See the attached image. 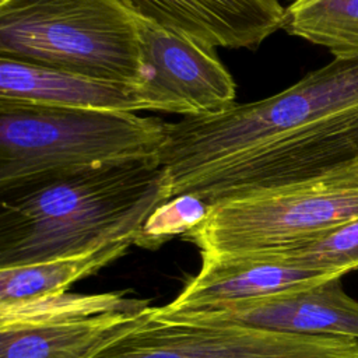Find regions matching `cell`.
<instances>
[{
    "instance_id": "1",
    "label": "cell",
    "mask_w": 358,
    "mask_h": 358,
    "mask_svg": "<svg viewBox=\"0 0 358 358\" xmlns=\"http://www.w3.org/2000/svg\"><path fill=\"white\" fill-rule=\"evenodd\" d=\"M358 155V56L268 98L168 123L158 154L171 199L207 204L324 173Z\"/></svg>"
},
{
    "instance_id": "2",
    "label": "cell",
    "mask_w": 358,
    "mask_h": 358,
    "mask_svg": "<svg viewBox=\"0 0 358 358\" xmlns=\"http://www.w3.org/2000/svg\"><path fill=\"white\" fill-rule=\"evenodd\" d=\"M171 199L157 159L84 171L1 194L0 267L84 255L131 241Z\"/></svg>"
},
{
    "instance_id": "3",
    "label": "cell",
    "mask_w": 358,
    "mask_h": 358,
    "mask_svg": "<svg viewBox=\"0 0 358 358\" xmlns=\"http://www.w3.org/2000/svg\"><path fill=\"white\" fill-rule=\"evenodd\" d=\"M168 123L131 112L0 102V194L43 180L157 159Z\"/></svg>"
},
{
    "instance_id": "4",
    "label": "cell",
    "mask_w": 358,
    "mask_h": 358,
    "mask_svg": "<svg viewBox=\"0 0 358 358\" xmlns=\"http://www.w3.org/2000/svg\"><path fill=\"white\" fill-rule=\"evenodd\" d=\"M0 57L145 81L138 17L123 0H0Z\"/></svg>"
},
{
    "instance_id": "5",
    "label": "cell",
    "mask_w": 358,
    "mask_h": 358,
    "mask_svg": "<svg viewBox=\"0 0 358 358\" xmlns=\"http://www.w3.org/2000/svg\"><path fill=\"white\" fill-rule=\"evenodd\" d=\"M358 218V155L317 176L208 204L186 239L201 259L274 255Z\"/></svg>"
},
{
    "instance_id": "6",
    "label": "cell",
    "mask_w": 358,
    "mask_h": 358,
    "mask_svg": "<svg viewBox=\"0 0 358 358\" xmlns=\"http://www.w3.org/2000/svg\"><path fill=\"white\" fill-rule=\"evenodd\" d=\"M92 358H358V338L166 320L151 309L143 324Z\"/></svg>"
},
{
    "instance_id": "7",
    "label": "cell",
    "mask_w": 358,
    "mask_h": 358,
    "mask_svg": "<svg viewBox=\"0 0 358 358\" xmlns=\"http://www.w3.org/2000/svg\"><path fill=\"white\" fill-rule=\"evenodd\" d=\"M145 81L172 113L199 117L235 105L236 85L215 49L138 18Z\"/></svg>"
},
{
    "instance_id": "8",
    "label": "cell",
    "mask_w": 358,
    "mask_h": 358,
    "mask_svg": "<svg viewBox=\"0 0 358 358\" xmlns=\"http://www.w3.org/2000/svg\"><path fill=\"white\" fill-rule=\"evenodd\" d=\"M154 316L178 322L250 326L271 331L358 338V302L348 296L341 277L252 303L200 313H168L152 308Z\"/></svg>"
},
{
    "instance_id": "9",
    "label": "cell",
    "mask_w": 358,
    "mask_h": 358,
    "mask_svg": "<svg viewBox=\"0 0 358 358\" xmlns=\"http://www.w3.org/2000/svg\"><path fill=\"white\" fill-rule=\"evenodd\" d=\"M199 273L168 305V313H200L257 302L327 281L334 275L271 255L201 259Z\"/></svg>"
},
{
    "instance_id": "10",
    "label": "cell",
    "mask_w": 358,
    "mask_h": 358,
    "mask_svg": "<svg viewBox=\"0 0 358 358\" xmlns=\"http://www.w3.org/2000/svg\"><path fill=\"white\" fill-rule=\"evenodd\" d=\"M138 17L213 49H256L284 28L278 0H123Z\"/></svg>"
},
{
    "instance_id": "11",
    "label": "cell",
    "mask_w": 358,
    "mask_h": 358,
    "mask_svg": "<svg viewBox=\"0 0 358 358\" xmlns=\"http://www.w3.org/2000/svg\"><path fill=\"white\" fill-rule=\"evenodd\" d=\"M0 102L172 113L169 103L147 81L133 84L96 78L7 57H0Z\"/></svg>"
},
{
    "instance_id": "12",
    "label": "cell",
    "mask_w": 358,
    "mask_h": 358,
    "mask_svg": "<svg viewBox=\"0 0 358 358\" xmlns=\"http://www.w3.org/2000/svg\"><path fill=\"white\" fill-rule=\"evenodd\" d=\"M151 309L0 330V358H92L143 324Z\"/></svg>"
},
{
    "instance_id": "13",
    "label": "cell",
    "mask_w": 358,
    "mask_h": 358,
    "mask_svg": "<svg viewBox=\"0 0 358 358\" xmlns=\"http://www.w3.org/2000/svg\"><path fill=\"white\" fill-rule=\"evenodd\" d=\"M131 245V241H122L84 255L0 267V303L63 292L73 282L123 256Z\"/></svg>"
},
{
    "instance_id": "14",
    "label": "cell",
    "mask_w": 358,
    "mask_h": 358,
    "mask_svg": "<svg viewBox=\"0 0 358 358\" xmlns=\"http://www.w3.org/2000/svg\"><path fill=\"white\" fill-rule=\"evenodd\" d=\"M150 305L144 299L122 294H70L56 292L13 303H0V330L42 326L87 319L106 313L141 312Z\"/></svg>"
},
{
    "instance_id": "15",
    "label": "cell",
    "mask_w": 358,
    "mask_h": 358,
    "mask_svg": "<svg viewBox=\"0 0 358 358\" xmlns=\"http://www.w3.org/2000/svg\"><path fill=\"white\" fill-rule=\"evenodd\" d=\"M282 29L326 48L334 59L357 57L358 0H294Z\"/></svg>"
},
{
    "instance_id": "16",
    "label": "cell",
    "mask_w": 358,
    "mask_h": 358,
    "mask_svg": "<svg viewBox=\"0 0 358 358\" xmlns=\"http://www.w3.org/2000/svg\"><path fill=\"white\" fill-rule=\"evenodd\" d=\"M271 256L334 275L358 270V218Z\"/></svg>"
},
{
    "instance_id": "17",
    "label": "cell",
    "mask_w": 358,
    "mask_h": 358,
    "mask_svg": "<svg viewBox=\"0 0 358 358\" xmlns=\"http://www.w3.org/2000/svg\"><path fill=\"white\" fill-rule=\"evenodd\" d=\"M207 210L208 204L193 196L172 197L152 211L133 245L157 249L176 235H186L204 220Z\"/></svg>"
}]
</instances>
